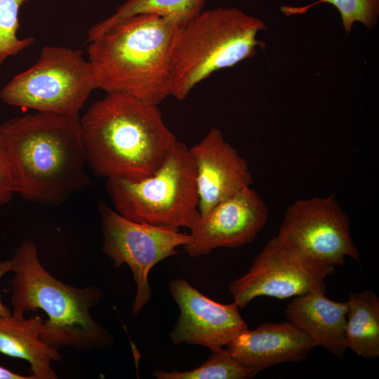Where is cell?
<instances>
[{
    "label": "cell",
    "mask_w": 379,
    "mask_h": 379,
    "mask_svg": "<svg viewBox=\"0 0 379 379\" xmlns=\"http://www.w3.org/2000/svg\"><path fill=\"white\" fill-rule=\"evenodd\" d=\"M15 193L55 204L91 185L79 115L36 112L0 125Z\"/></svg>",
    "instance_id": "6da1fadb"
},
{
    "label": "cell",
    "mask_w": 379,
    "mask_h": 379,
    "mask_svg": "<svg viewBox=\"0 0 379 379\" xmlns=\"http://www.w3.org/2000/svg\"><path fill=\"white\" fill-rule=\"evenodd\" d=\"M80 124L88 166L107 179L150 176L178 140L158 105L124 93H107Z\"/></svg>",
    "instance_id": "7a4b0ae2"
},
{
    "label": "cell",
    "mask_w": 379,
    "mask_h": 379,
    "mask_svg": "<svg viewBox=\"0 0 379 379\" xmlns=\"http://www.w3.org/2000/svg\"><path fill=\"white\" fill-rule=\"evenodd\" d=\"M182 24L175 17L139 14L88 41L97 88L159 105L171 95L170 49Z\"/></svg>",
    "instance_id": "3957f363"
},
{
    "label": "cell",
    "mask_w": 379,
    "mask_h": 379,
    "mask_svg": "<svg viewBox=\"0 0 379 379\" xmlns=\"http://www.w3.org/2000/svg\"><path fill=\"white\" fill-rule=\"evenodd\" d=\"M11 260L13 310H41L46 314L41 335L46 343L58 350L71 347L80 351L105 349L113 344L109 332L90 312L103 298L100 288L75 287L54 277L41 264L32 241L21 243Z\"/></svg>",
    "instance_id": "277c9868"
},
{
    "label": "cell",
    "mask_w": 379,
    "mask_h": 379,
    "mask_svg": "<svg viewBox=\"0 0 379 379\" xmlns=\"http://www.w3.org/2000/svg\"><path fill=\"white\" fill-rule=\"evenodd\" d=\"M265 22L235 8L201 11L175 32L170 49L171 95L185 100L213 73L256 54Z\"/></svg>",
    "instance_id": "5b68a950"
},
{
    "label": "cell",
    "mask_w": 379,
    "mask_h": 379,
    "mask_svg": "<svg viewBox=\"0 0 379 379\" xmlns=\"http://www.w3.org/2000/svg\"><path fill=\"white\" fill-rule=\"evenodd\" d=\"M106 190L114 210L135 222L190 230L200 215L195 166L189 147L179 140L152 175L107 178Z\"/></svg>",
    "instance_id": "8992f818"
},
{
    "label": "cell",
    "mask_w": 379,
    "mask_h": 379,
    "mask_svg": "<svg viewBox=\"0 0 379 379\" xmlns=\"http://www.w3.org/2000/svg\"><path fill=\"white\" fill-rule=\"evenodd\" d=\"M97 88L94 70L82 51L44 46L37 61L0 91L8 105L36 112L79 115Z\"/></svg>",
    "instance_id": "52a82bcc"
},
{
    "label": "cell",
    "mask_w": 379,
    "mask_h": 379,
    "mask_svg": "<svg viewBox=\"0 0 379 379\" xmlns=\"http://www.w3.org/2000/svg\"><path fill=\"white\" fill-rule=\"evenodd\" d=\"M335 267L276 236L267 241L249 270L230 283L229 290L239 309L260 296L286 299L326 292V279L334 274Z\"/></svg>",
    "instance_id": "ba28073f"
},
{
    "label": "cell",
    "mask_w": 379,
    "mask_h": 379,
    "mask_svg": "<svg viewBox=\"0 0 379 379\" xmlns=\"http://www.w3.org/2000/svg\"><path fill=\"white\" fill-rule=\"evenodd\" d=\"M98 210L103 237L102 252L115 267L127 265L133 276L137 291L132 306L138 315L151 300L148 275L160 261L178 253L177 248L185 246L190 234L179 229L158 227L129 220L102 201Z\"/></svg>",
    "instance_id": "9c48e42d"
},
{
    "label": "cell",
    "mask_w": 379,
    "mask_h": 379,
    "mask_svg": "<svg viewBox=\"0 0 379 379\" xmlns=\"http://www.w3.org/2000/svg\"><path fill=\"white\" fill-rule=\"evenodd\" d=\"M350 220L334 194L298 199L289 205L277 237L308 255L334 267L345 258L360 260Z\"/></svg>",
    "instance_id": "30bf717a"
},
{
    "label": "cell",
    "mask_w": 379,
    "mask_h": 379,
    "mask_svg": "<svg viewBox=\"0 0 379 379\" xmlns=\"http://www.w3.org/2000/svg\"><path fill=\"white\" fill-rule=\"evenodd\" d=\"M267 218L265 201L251 186L245 187L200 215L183 247L196 258L217 248L241 246L255 239Z\"/></svg>",
    "instance_id": "8fae6325"
},
{
    "label": "cell",
    "mask_w": 379,
    "mask_h": 379,
    "mask_svg": "<svg viewBox=\"0 0 379 379\" xmlns=\"http://www.w3.org/2000/svg\"><path fill=\"white\" fill-rule=\"evenodd\" d=\"M168 289L180 308L170 334L173 344L198 345L213 351L248 329L236 302H215L180 278L171 280Z\"/></svg>",
    "instance_id": "7c38bea8"
},
{
    "label": "cell",
    "mask_w": 379,
    "mask_h": 379,
    "mask_svg": "<svg viewBox=\"0 0 379 379\" xmlns=\"http://www.w3.org/2000/svg\"><path fill=\"white\" fill-rule=\"evenodd\" d=\"M189 150L196 169L200 215L252 185L247 161L225 140L220 129L211 128Z\"/></svg>",
    "instance_id": "4fadbf2b"
},
{
    "label": "cell",
    "mask_w": 379,
    "mask_h": 379,
    "mask_svg": "<svg viewBox=\"0 0 379 379\" xmlns=\"http://www.w3.org/2000/svg\"><path fill=\"white\" fill-rule=\"evenodd\" d=\"M225 346L232 357L254 375L281 363L304 360L317 347L289 321L263 323L255 329L248 328Z\"/></svg>",
    "instance_id": "5bb4252c"
},
{
    "label": "cell",
    "mask_w": 379,
    "mask_h": 379,
    "mask_svg": "<svg viewBox=\"0 0 379 379\" xmlns=\"http://www.w3.org/2000/svg\"><path fill=\"white\" fill-rule=\"evenodd\" d=\"M348 305L325 295V292L312 291L293 298L286 308V318L321 346L337 357L342 358L347 349L345 326Z\"/></svg>",
    "instance_id": "9a60e30c"
},
{
    "label": "cell",
    "mask_w": 379,
    "mask_h": 379,
    "mask_svg": "<svg viewBox=\"0 0 379 379\" xmlns=\"http://www.w3.org/2000/svg\"><path fill=\"white\" fill-rule=\"evenodd\" d=\"M24 313L13 310L11 315L0 317V353L28 361L33 379L58 378L51 364L62 356L41 339L44 319L39 315L26 319Z\"/></svg>",
    "instance_id": "2e32d148"
},
{
    "label": "cell",
    "mask_w": 379,
    "mask_h": 379,
    "mask_svg": "<svg viewBox=\"0 0 379 379\" xmlns=\"http://www.w3.org/2000/svg\"><path fill=\"white\" fill-rule=\"evenodd\" d=\"M347 348L368 359L379 356V298L371 291L351 293L347 301Z\"/></svg>",
    "instance_id": "e0dca14e"
},
{
    "label": "cell",
    "mask_w": 379,
    "mask_h": 379,
    "mask_svg": "<svg viewBox=\"0 0 379 379\" xmlns=\"http://www.w3.org/2000/svg\"><path fill=\"white\" fill-rule=\"evenodd\" d=\"M206 0H127L109 18L93 25L87 41L100 34L119 22L139 14H157L180 19L183 24L201 11Z\"/></svg>",
    "instance_id": "ac0fdd59"
},
{
    "label": "cell",
    "mask_w": 379,
    "mask_h": 379,
    "mask_svg": "<svg viewBox=\"0 0 379 379\" xmlns=\"http://www.w3.org/2000/svg\"><path fill=\"white\" fill-rule=\"evenodd\" d=\"M153 375L157 379H245L254 376L223 347L211 351L206 361L193 370L156 371Z\"/></svg>",
    "instance_id": "d6986e66"
},
{
    "label": "cell",
    "mask_w": 379,
    "mask_h": 379,
    "mask_svg": "<svg viewBox=\"0 0 379 379\" xmlns=\"http://www.w3.org/2000/svg\"><path fill=\"white\" fill-rule=\"evenodd\" d=\"M320 4H331L338 11L347 34L350 32L356 22L362 23L368 29L373 28L377 24L379 0H318L300 7L282 6L280 9L284 15L290 16L304 14L310 8Z\"/></svg>",
    "instance_id": "ffe728a7"
},
{
    "label": "cell",
    "mask_w": 379,
    "mask_h": 379,
    "mask_svg": "<svg viewBox=\"0 0 379 379\" xmlns=\"http://www.w3.org/2000/svg\"><path fill=\"white\" fill-rule=\"evenodd\" d=\"M30 0H0V68L4 62L34 43V37L20 39L19 13L23 4Z\"/></svg>",
    "instance_id": "44dd1931"
},
{
    "label": "cell",
    "mask_w": 379,
    "mask_h": 379,
    "mask_svg": "<svg viewBox=\"0 0 379 379\" xmlns=\"http://www.w3.org/2000/svg\"><path fill=\"white\" fill-rule=\"evenodd\" d=\"M14 194L7 151L0 131V206L8 203Z\"/></svg>",
    "instance_id": "7402d4cb"
},
{
    "label": "cell",
    "mask_w": 379,
    "mask_h": 379,
    "mask_svg": "<svg viewBox=\"0 0 379 379\" xmlns=\"http://www.w3.org/2000/svg\"><path fill=\"white\" fill-rule=\"evenodd\" d=\"M12 264L11 260H0V280L8 272H11ZM12 312L3 304L0 299V317L9 316Z\"/></svg>",
    "instance_id": "603a6c76"
},
{
    "label": "cell",
    "mask_w": 379,
    "mask_h": 379,
    "mask_svg": "<svg viewBox=\"0 0 379 379\" xmlns=\"http://www.w3.org/2000/svg\"><path fill=\"white\" fill-rule=\"evenodd\" d=\"M0 379H33L31 375H23L0 366Z\"/></svg>",
    "instance_id": "cb8c5ba5"
}]
</instances>
